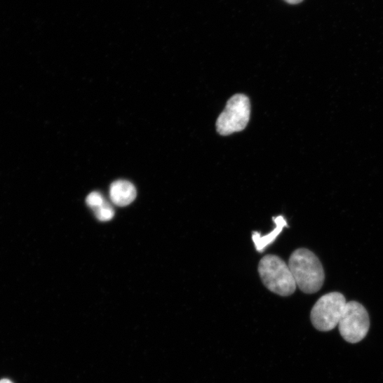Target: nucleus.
<instances>
[{"instance_id": "obj_7", "label": "nucleus", "mask_w": 383, "mask_h": 383, "mask_svg": "<svg viewBox=\"0 0 383 383\" xmlns=\"http://www.w3.org/2000/svg\"><path fill=\"white\" fill-rule=\"evenodd\" d=\"M274 221L276 224V227L270 234L262 236L258 231L253 232L252 239L255 249L260 253H263L269 245L276 241L283 228L288 227L286 220L281 215L274 217Z\"/></svg>"}, {"instance_id": "obj_6", "label": "nucleus", "mask_w": 383, "mask_h": 383, "mask_svg": "<svg viewBox=\"0 0 383 383\" xmlns=\"http://www.w3.org/2000/svg\"><path fill=\"white\" fill-rule=\"evenodd\" d=\"M137 189L130 182L119 180L114 182L109 189L112 202L119 207L130 205L137 198Z\"/></svg>"}, {"instance_id": "obj_10", "label": "nucleus", "mask_w": 383, "mask_h": 383, "mask_svg": "<svg viewBox=\"0 0 383 383\" xmlns=\"http://www.w3.org/2000/svg\"><path fill=\"white\" fill-rule=\"evenodd\" d=\"M285 1L291 5H297L303 1V0H285Z\"/></svg>"}, {"instance_id": "obj_3", "label": "nucleus", "mask_w": 383, "mask_h": 383, "mask_svg": "<svg viewBox=\"0 0 383 383\" xmlns=\"http://www.w3.org/2000/svg\"><path fill=\"white\" fill-rule=\"evenodd\" d=\"M347 304L345 297L334 292L319 298L311 309L310 318L318 331L330 332L338 326Z\"/></svg>"}, {"instance_id": "obj_8", "label": "nucleus", "mask_w": 383, "mask_h": 383, "mask_svg": "<svg viewBox=\"0 0 383 383\" xmlns=\"http://www.w3.org/2000/svg\"><path fill=\"white\" fill-rule=\"evenodd\" d=\"M96 217L101 222L111 220L114 216V210L112 207L105 201L99 208L94 210Z\"/></svg>"}, {"instance_id": "obj_5", "label": "nucleus", "mask_w": 383, "mask_h": 383, "mask_svg": "<svg viewBox=\"0 0 383 383\" xmlns=\"http://www.w3.org/2000/svg\"><path fill=\"white\" fill-rule=\"evenodd\" d=\"M338 326L345 341L351 344L358 343L366 337L369 331L368 313L358 302H347Z\"/></svg>"}, {"instance_id": "obj_1", "label": "nucleus", "mask_w": 383, "mask_h": 383, "mask_svg": "<svg viewBox=\"0 0 383 383\" xmlns=\"http://www.w3.org/2000/svg\"><path fill=\"white\" fill-rule=\"evenodd\" d=\"M288 267L297 287L306 294H314L321 290L325 283L323 267L311 250L307 248L295 250L290 255Z\"/></svg>"}, {"instance_id": "obj_11", "label": "nucleus", "mask_w": 383, "mask_h": 383, "mask_svg": "<svg viewBox=\"0 0 383 383\" xmlns=\"http://www.w3.org/2000/svg\"><path fill=\"white\" fill-rule=\"evenodd\" d=\"M0 383H13V382L8 379H3L0 380Z\"/></svg>"}, {"instance_id": "obj_2", "label": "nucleus", "mask_w": 383, "mask_h": 383, "mask_svg": "<svg viewBox=\"0 0 383 383\" xmlns=\"http://www.w3.org/2000/svg\"><path fill=\"white\" fill-rule=\"evenodd\" d=\"M259 273L264 285L275 294L287 297L296 290L297 285L288 264L278 255H267L260 262Z\"/></svg>"}, {"instance_id": "obj_9", "label": "nucleus", "mask_w": 383, "mask_h": 383, "mask_svg": "<svg viewBox=\"0 0 383 383\" xmlns=\"http://www.w3.org/2000/svg\"><path fill=\"white\" fill-rule=\"evenodd\" d=\"M105 202V200L98 192H93L86 199L88 206L94 210L101 206Z\"/></svg>"}, {"instance_id": "obj_4", "label": "nucleus", "mask_w": 383, "mask_h": 383, "mask_svg": "<svg viewBox=\"0 0 383 383\" xmlns=\"http://www.w3.org/2000/svg\"><path fill=\"white\" fill-rule=\"evenodd\" d=\"M250 114L249 99L242 94L234 95L217 121V132L227 136L243 130L248 123Z\"/></svg>"}]
</instances>
